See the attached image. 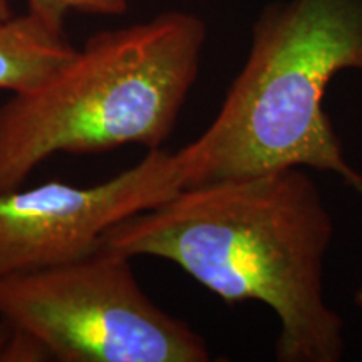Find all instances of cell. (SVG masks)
<instances>
[{"instance_id": "obj_1", "label": "cell", "mask_w": 362, "mask_h": 362, "mask_svg": "<svg viewBox=\"0 0 362 362\" xmlns=\"http://www.w3.org/2000/svg\"><path fill=\"white\" fill-rule=\"evenodd\" d=\"M332 235L305 168H285L181 188L111 226L101 248L173 262L228 305H269L280 362H337L344 322L324 296Z\"/></svg>"}, {"instance_id": "obj_2", "label": "cell", "mask_w": 362, "mask_h": 362, "mask_svg": "<svg viewBox=\"0 0 362 362\" xmlns=\"http://www.w3.org/2000/svg\"><path fill=\"white\" fill-rule=\"evenodd\" d=\"M342 71L362 72V0L267 6L214 123L176 151L183 188L312 168L337 175L362 198V173L324 111L327 86Z\"/></svg>"}, {"instance_id": "obj_3", "label": "cell", "mask_w": 362, "mask_h": 362, "mask_svg": "<svg viewBox=\"0 0 362 362\" xmlns=\"http://www.w3.org/2000/svg\"><path fill=\"white\" fill-rule=\"evenodd\" d=\"M205 39L200 17L165 12L93 35L52 78L13 93L0 106V193L59 153L161 149L198 78Z\"/></svg>"}, {"instance_id": "obj_4", "label": "cell", "mask_w": 362, "mask_h": 362, "mask_svg": "<svg viewBox=\"0 0 362 362\" xmlns=\"http://www.w3.org/2000/svg\"><path fill=\"white\" fill-rule=\"evenodd\" d=\"M131 260L99 248L0 277V319L62 362L210 361L205 339L144 293Z\"/></svg>"}, {"instance_id": "obj_5", "label": "cell", "mask_w": 362, "mask_h": 362, "mask_svg": "<svg viewBox=\"0 0 362 362\" xmlns=\"http://www.w3.org/2000/svg\"><path fill=\"white\" fill-rule=\"evenodd\" d=\"M183 187L178 153L153 149L138 165L94 187L52 180L0 193V277L90 255L111 226Z\"/></svg>"}, {"instance_id": "obj_6", "label": "cell", "mask_w": 362, "mask_h": 362, "mask_svg": "<svg viewBox=\"0 0 362 362\" xmlns=\"http://www.w3.org/2000/svg\"><path fill=\"white\" fill-rule=\"evenodd\" d=\"M78 49L34 13L0 22V90L22 93L52 78Z\"/></svg>"}, {"instance_id": "obj_7", "label": "cell", "mask_w": 362, "mask_h": 362, "mask_svg": "<svg viewBox=\"0 0 362 362\" xmlns=\"http://www.w3.org/2000/svg\"><path fill=\"white\" fill-rule=\"evenodd\" d=\"M30 13L52 29L64 33V22L71 12L117 16L128 8V0H27Z\"/></svg>"}, {"instance_id": "obj_8", "label": "cell", "mask_w": 362, "mask_h": 362, "mask_svg": "<svg viewBox=\"0 0 362 362\" xmlns=\"http://www.w3.org/2000/svg\"><path fill=\"white\" fill-rule=\"evenodd\" d=\"M13 341V327L0 319V362H8V352Z\"/></svg>"}, {"instance_id": "obj_9", "label": "cell", "mask_w": 362, "mask_h": 362, "mask_svg": "<svg viewBox=\"0 0 362 362\" xmlns=\"http://www.w3.org/2000/svg\"><path fill=\"white\" fill-rule=\"evenodd\" d=\"M12 17V12H11V7H8V2L7 0H0V22L11 19Z\"/></svg>"}, {"instance_id": "obj_10", "label": "cell", "mask_w": 362, "mask_h": 362, "mask_svg": "<svg viewBox=\"0 0 362 362\" xmlns=\"http://www.w3.org/2000/svg\"><path fill=\"white\" fill-rule=\"evenodd\" d=\"M354 302H356V305H357V307H361V309H362V287L359 288V291L356 292V296H354Z\"/></svg>"}]
</instances>
